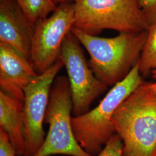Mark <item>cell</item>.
<instances>
[{
	"label": "cell",
	"mask_w": 156,
	"mask_h": 156,
	"mask_svg": "<svg viewBox=\"0 0 156 156\" xmlns=\"http://www.w3.org/2000/svg\"><path fill=\"white\" fill-rule=\"evenodd\" d=\"M123 156H156V84L143 81L113 117Z\"/></svg>",
	"instance_id": "cell-1"
},
{
	"label": "cell",
	"mask_w": 156,
	"mask_h": 156,
	"mask_svg": "<svg viewBox=\"0 0 156 156\" xmlns=\"http://www.w3.org/2000/svg\"><path fill=\"white\" fill-rule=\"evenodd\" d=\"M71 31L90 56L88 64L95 76L108 87L122 81L138 62L148 30L119 33L112 38L90 35L73 27Z\"/></svg>",
	"instance_id": "cell-2"
},
{
	"label": "cell",
	"mask_w": 156,
	"mask_h": 156,
	"mask_svg": "<svg viewBox=\"0 0 156 156\" xmlns=\"http://www.w3.org/2000/svg\"><path fill=\"white\" fill-rule=\"evenodd\" d=\"M144 80L139 61L128 75L114 85L94 109L72 117V127L78 144L91 156H96L115 134L113 117L118 107Z\"/></svg>",
	"instance_id": "cell-3"
},
{
	"label": "cell",
	"mask_w": 156,
	"mask_h": 156,
	"mask_svg": "<svg viewBox=\"0 0 156 156\" xmlns=\"http://www.w3.org/2000/svg\"><path fill=\"white\" fill-rule=\"evenodd\" d=\"M73 27L84 33L97 36L106 29L119 33H140L149 27L138 0H73Z\"/></svg>",
	"instance_id": "cell-4"
},
{
	"label": "cell",
	"mask_w": 156,
	"mask_h": 156,
	"mask_svg": "<svg viewBox=\"0 0 156 156\" xmlns=\"http://www.w3.org/2000/svg\"><path fill=\"white\" fill-rule=\"evenodd\" d=\"M73 101L68 79L57 76L50 91L44 123L49 125L45 141L34 156H91L78 144L72 127Z\"/></svg>",
	"instance_id": "cell-5"
},
{
	"label": "cell",
	"mask_w": 156,
	"mask_h": 156,
	"mask_svg": "<svg viewBox=\"0 0 156 156\" xmlns=\"http://www.w3.org/2000/svg\"><path fill=\"white\" fill-rule=\"evenodd\" d=\"M66 68L73 101V116L88 112L93 101L108 86L95 76L76 37L69 31L62 44L60 57Z\"/></svg>",
	"instance_id": "cell-6"
},
{
	"label": "cell",
	"mask_w": 156,
	"mask_h": 156,
	"mask_svg": "<svg viewBox=\"0 0 156 156\" xmlns=\"http://www.w3.org/2000/svg\"><path fill=\"white\" fill-rule=\"evenodd\" d=\"M74 22L73 2H64L49 16L34 24L30 62L38 75L45 73L59 58L63 41Z\"/></svg>",
	"instance_id": "cell-7"
},
{
	"label": "cell",
	"mask_w": 156,
	"mask_h": 156,
	"mask_svg": "<svg viewBox=\"0 0 156 156\" xmlns=\"http://www.w3.org/2000/svg\"><path fill=\"white\" fill-rule=\"evenodd\" d=\"M63 67L64 62L59 58L24 89L23 102L25 151L23 156H35L45 141L43 125L50 91L58 73Z\"/></svg>",
	"instance_id": "cell-8"
},
{
	"label": "cell",
	"mask_w": 156,
	"mask_h": 156,
	"mask_svg": "<svg viewBox=\"0 0 156 156\" xmlns=\"http://www.w3.org/2000/svg\"><path fill=\"white\" fill-rule=\"evenodd\" d=\"M33 36L34 25L16 0H0V42L30 61Z\"/></svg>",
	"instance_id": "cell-9"
},
{
	"label": "cell",
	"mask_w": 156,
	"mask_h": 156,
	"mask_svg": "<svg viewBox=\"0 0 156 156\" xmlns=\"http://www.w3.org/2000/svg\"><path fill=\"white\" fill-rule=\"evenodd\" d=\"M38 75L28 60L0 42L1 90L23 101L25 88Z\"/></svg>",
	"instance_id": "cell-10"
},
{
	"label": "cell",
	"mask_w": 156,
	"mask_h": 156,
	"mask_svg": "<svg viewBox=\"0 0 156 156\" xmlns=\"http://www.w3.org/2000/svg\"><path fill=\"white\" fill-rule=\"evenodd\" d=\"M0 128L9 136L16 156H23L24 138L23 102L0 89Z\"/></svg>",
	"instance_id": "cell-11"
},
{
	"label": "cell",
	"mask_w": 156,
	"mask_h": 156,
	"mask_svg": "<svg viewBox=\"0 0 156 156\" xmlns=\"http://www.w3.org/2000/svg\"><path fill=\"white\" fill-rule=\"evenodd\" d=\"M33 25L39 19H46L57 8L53 0H16Z\"/></svg>",
	"instance_id": "cell-12"
},
{
	"label": "cell",
	"mask_w": 156,
	"mask_h": 156,
	"mask_svg": "<svg viewBox=\"0 0 156 156\" xmlns=\"http://www.w3.org/2000/svg\"><path fill=\"white\" fill-rule=\"evenodd\" d=\"M142 76H148L156 69V23L148 29V35L139 60Z\"/></svg>",
	"instance_id": "cell-13"
},
{
	"label": "cell",
	"mask_w": 156,
	"mask_h": 156,
	"mask_svg": "<svg viewBox=\"0 0 156 156\" xmlns=\"http://www.w3.org/2000/svg\"><path fill=\"white\" fill-rule=\"evenodd\" d=\"M138 5L148 27L156 23V0H138Z\"/></svg>",
	"instance_id": "cell-14"
},
{
	"label": "cell",
	"mask_w": 156,
	"mask_h": 156,
	"mask_svg": "<svg viewBox=\"0 0 156 156\" xmlns=\"http://www.w3.org/2000/svg\"><path fill=\"white\" fill-rule=\"evenodd\" d=\"M123 142L117 134L112 136L96 156H123Z\"/></svg>",
	"instance_id": "cell-15"
},
{
	"label": "cell",
	"mask_w": 156,
	"mask_h": 156,
	"mask_svg": "<svg viewBox=\"0 0 156 156\" xmlns=\"http://www.w3.org/2000/svg\"><path fill=\"white\" fill-rule=\"evenodd\" d=\"M0 156H16L8 135L0 128Z\"/></svg>",
	"instance_id": "cell-16"
},
{
	"label": "cell",
	"mask_w": 156,
	"mask_h": 156,
	"mask_svg": "<svg viewBox=\"0 0 156 156\" xmlns=\"http://www.w3.org/2000/svg\"><path fill=\"white\" fill-rule=\"evenodd\" d=\"M56 5H58L59 4L64 2H73V0H53Z\"/></svg>",
	"instance_id": "cell-17"
},
{
	"label": "cell",
	"mask_w": 156,
	"mask_h": 156,
	"mask_svg": "<svg viewBox=\"0 0 156 156\" xmlns=\"http://www.w3.org/2000/svg\"><path fill=\"white\" fill-rule=\"evenodd\" d=\"M152 73H153V74H154V78L156 79V69H155L154 70H153V71H152ZM155 83L156 84V82H155Z\"/></svg>",
	"instance_id": "cell-18"
}]
</instances>
